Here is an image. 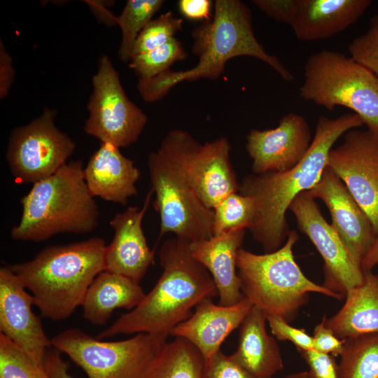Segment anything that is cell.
I'll return each instance as SVG.
<instances>
[{
    "instance_id": "1",
    "label": "cell",
    "mask_w": 378,
    "mask_h": 378,
    "mask_svg": "<svg viewBox=\"0 0 378 378\" xmlns=\"http://www.w3.org/2000/svg\"><path fill=\"white\" fill-rule=\"evenodd\" d=\"M363 125L354 113L336 118L320 116L311 145L296 165L284 172L243 178L238 192L251 197L256 210L248 230L266 253L278 250L286 239L290 231L286 211L299 194L309 190L318 181L335 143L348 131Z\"/></svg>"
},
{
    "instance_id": "2",
    "label": "cell",
    "mask_w": 378,
    "mask_h": 378,
    "mask_svg": "<svg viewBox=\"0 0 378 378\" xmlns=\"http://www.w3.org/2000/svg\"><path fill=\"white\" fill-rule=\"evenodd\" d=\"M192 52L198 58L192 69H168L150 78H139L137 90L146 102L162 99L176 85L202 78L216 80L225 70L226 62L239 56L256 58L270 66L284 80L293 75L278 57L266 52L255 38L250 8L239 0H216L211 20L192 31Z\"/></svg>"
},
{
    "instance_id": "3",
    "label": "cell",
    "mask_w": 378,
    "mask_h": 378,
    "mask_svg": "<svg viewBox=\"0 0 378 378\" xmlns=\"http://www.w3.org/2000/svg\"><path fill=\"white\" fill-rule=\"evenodd\" d=\"M190 242L166 240L159 251L162 273L141 303L98 334L102 340L119 334L148 333L164 341L172 329L190 316L202 300L218 296L208 270L191 255Z\"/></svg>"
},
{
    "instance_id": "4",
    "label": "cell",
    "mask_w": 378,
    "mask_h": 378,
    "mask_svg": "<svg viewBox=\"0 0 378 378\" xmlns=\"http://www.w3.org/2000/svg\"><path fill=\"white\" fill-rule=\"evenodd\" d=\"M106 246L96 237L50 245L33 259L10 265L31 293L41 316L64 320L82 306L90 284L105 270Z\"/></svg>"
},
{
    "instance_id": "5",
    "label": "cell",
    "mask_w": 378,
    "mask_h": 378,
    "mask_svg": "<svg viewBox=\"0 0 378 378\" xmlns=\"http://www.w3.org/2000/svg\"><path fill=\"white\" fill-rule=\"evenodd\" d=\"M84 177L81 160L71 161L33 184L20 199L22 216L10 230L14 240L41 241L60 233L83 234L98 225L99 207Z\"/></svg>"
},
{
    "instance_id": "6",
    "label": "cell",
    "mask_w": 378,
    "mask_h": 378,
    "mask_svg": "<svg viewBox=\"0 0 378 378\" xmlns=\"http://www.w3.org/2000/svg\"><path fill=\"white\" fill-rule=\"evenodd\" d=\"M298 239V234L290 230L285 243L275 251L257 254L241 248L237 256V274L244 297L266 315L281 317L288 323L307 304L311 293L337 300L344 298L304 274L293 253Z\"/></svg>"
},
{
    "instance_id": "7",
    "label": "cell",
    "mask_w": 378,
    "mask_h": 378,
    "mask_svg": "<svg viewBox=\"0 0 378 378\" xmlns=\"http://www.w3.org/2000/svg\"><path fill=\"white\" fill-rule=\"evenodd\" d=\"M300 88L302 99L329 111L342 106L378 134V77L351 57L323 50L311 55Z\"/></svg>"
},
{
    "instance_id": "8",
    "label": "cell",
    "mask_w": 378,
    "mask_h": 378,
    "mask_svg": "<svg viewBox=\"0 0 378 378\" xmlns=\"http://www.w3.org/2000/svg\"><path fill=\"white\" fill-rule=\"evenodd\" d=\"M229 139L220 136L204 144L188 132L172 130L157 151L209 208L238 192L239 183L230 162Z\"/></svg>"
},
{
    "instance_id": "9",
    "label": "cell",
    "mask_w": 378,
    "mask_h": 378,
    "mask_svg": "<svg viewBox=\"0 0 378 378\" xmlns=\"http://www.w3.org/2000/svg\"><path fill=\"white\" fill-rule=\"evenodd\" d=\"M88 378H142L167 342L148 333L120 341H102L78 328H69L50 339Z\"/></svg>"
},
{
    "instance_id": "10",
    "label": "cell",
    "mask_w": 378,
    "mask_h": 378,
    "mask_svg": "<svg viewBox=\"0 0 378 378\" xmlns=\"http://www.w3.org/2000/svg\"><path fill=\"white\" fill-rule=\"evenodd\" d=\"M153 206L159 214L158 240L165 234L189 242L214 237V210L207 207L190 186L157 151L148 157Z\"/></svg>"
},
{
    "instance_id": "11",
    "label": "cell",
    "mask_w": 378,
    "mask_h": 378,
    "mask_svg": "<svg viewBox=\"0 0 378 378\" xmlns=\"http://www.w3.org/2000/svg\"><path fill=\"white\" fill-rule=\"evenodd\" d=\"M92 83L85 132L119 148L136 142L148 122L147 115L128 98L106 55L99 58Z\"/></svg>"
},
{
    "instance_id": "12",
    "label": "cell",
    "mask_w": 378,
    "mask_h": 378,
    "mask_svg": "<svg viewBox=\"0 0 378 378\" xmlns=\"http://www.w3.org/2000/svg\"><path fill=\"white\" fill-rule=\"evenodd\" d=\"M55 109L46 108L29 124L10 133L6 158L10 171L19 183H35L66 164L76 144L55 125Z\"/></svg>"
},
{
    "instance_id": "13",
    "label": "cell",
    "mask_w": 378,
    "mask_h": 378,
    "mask_svg": "<svg viewBox=\"0 0 378 378\" xmlns=\"http://www.w3.org/2000/svg\"><path fill=\"white\" fill-rule=\"evenodd\" d=\"M315 199L309 191L302 192L293 200L289 209L300 230L309 238L322 257V286L345 296L349 289L363 282L364 272L332 225L323 218Z\"/></svg>"
},
{
    "instance_id": "14",
    "label": "cell",
    "mask_w": 378,
    "mask_h": 378,
    "mask_svg": "<svg viewBox=\"0 0 378 378\" xmlns=\"http://www.w3.org/2000/svg\"><path fill=\"white\" fill-rule=\"evenodd\" d=\"M326 166L344 183L378 234V134L351 130L329 153Z\"/></svg>"
},
{
    "instance_id": "15",
    "label": "cell",
    "mask_w": 378,
    "mask_h": 378,
    "mask_svg": "<svg viewBox=\"0 0 378 378\" xmlns=\"http://www.w3.org/2000/svg\"><path fill=\"white\" fill-rule=\"evenodd\" d=\"M10 265L0 269V331L36 362L43 364L52 346L41 319L32 310L34 298Z\"/></svg>"
},
{
    "instance_id": "16",
    "label": "cell",
    "mask_w": 378,
    "mask_h": 378,
    "mask_svg": "<svg viewBox=\"0 0 378 378\" xmlns=\"http://www.w3.org/2000/svg\"><path fill=\"white\" fill-rule=\"evenodd\" d=\"M311 138L308 122L293 112L283 115L273 129L251 130L246 136V149L252 159L253 174L291 169L305 155Z\"/></svg>"
},
{
    "instance_id": "17",
    "label": "cell",
    "mask_w": 378,
    "mask_h": 378,
    "mask_svg": "<svg viewBox=\"0 0 378 378\" xmlns=\"http://www.w3.org/2000/svg\"><path fill=\"white\" fill-rule=\"evenodd\" d=\"M308 191L326 204L331 215L332 226L361 265L377 237L365 212L342 180L327 166L318 181Z\"/></svg>"
},
{
    "instance_id": "18",
    "label": "cell",
    "mask_w": 378,
    "mask_h": 378,
    "mask_svg": "<svg viewBox=\"0 0 378 378\" xmlns=\"http://www.w3.org/2000/svg\"><path fill=\"white\" fill-rule=\"evenodd\" d=\"M153 194L150 189L142 207L128 206L114 215L109 222L114 235L106 246L105 270L125 276L138 284L155 262L154 252L148 246L142 228Z\"/></svg>"
},
{
    "instance_id": "19",
    "label": "cell",
    "mask_w": 378,
    "mask_h": 378,
    "mask_svg": "<svg viewBox=\"0 0 378 378\" xmlns=\"http://www.w3.org/2000/svg\"><path fill=\"white\" fill-rule=\"evenodd\" d=\"M253 307L245 297L231 306L216 304L212 298L204 299L190 317L172 329L170 335L190 342L208 361L220 350L226 337L240 326Z\"/></svg>"
},
{
    "instance_id": "20",
    "label": "cell",
    "mask_w": 378,
    "mask_h": 378,
    "mask_svg": "<svg viewBox=\"0 0 378 378\" xmlns=\"http://www.w3.org/2000/svg\"><path fill=\"white\" fill-rule=\"evenodd\" d=\"M84 177L93 197L125 206L137 195L140 171L119 147L101 142L84 167Z\"/></svg>"
},
{
    "instance_id": "21",
    "label": "cell",
    "mask_w": 378,
    "mask_h": 378,
    "mask_svg": "<svg viewBox=\"0 0 378 378\" xmlns=\"http://www.w3.org/2000/svg\"><path fill=\"white\" fill-rule=\"evenodd\" d=\"M245 234L246 229H237L209 239L190 242L192 256L213 278L220 305L231 306L244 298L237 272V256Z\"/></svg>"
},
{
    "instance_id": "22",
    "label": "cell",
    "mask_w": 378,
    "mask_h": 378,
    "mask_svg": "<svg viewBox=\"0 0 378 378\" xmlns=\"http://www.w3.org/2000/svg\"><path fill=\"white\" fill-rule=\"evenodd\" d=\"M370 0H298L290 27L304 41L331 38L355 23Z\"/></svg>"
},
{
    "instance_id": "23",
    "label": "cell",
    "mask_w": 378,
    "mask_h": 378,
    "mask_svg": "<svg viewBox=\"0 0 378 378\" xmlns=\"http://www.w3.org/2000/svg\"><path fill=\"white\" fill-rule=\"evenodd\" d=\"M266 314L253 307L239 326L231 357L255 378H272L284 368L280 348L266 330Z\"/></svg>"
},
{
    "instance_id": "24",
    "label": "cell",
    "mask_w": 378,
    "mask_h": 378,
    "mask_svg": "<svg viewBox=\"0 0 378 378\" xmlns=\"http://www.w3.org/2000/svg\"><path fill=\"white\" fill-rule=\"evenodd\" d=\"M346 300L334 315L323 319L340 340L378 332V275L364 272L363 282L349 289Z\"/></svg>"
},
{
    "instance_id": "25",
    "label": "cell",
    "mask_w": 378,
    "mask_h": 378,
    "mask_svg": "<svg viewBox=\"0 0 378 378\" xmlns=\"http://www.w3.org/2000/svg\"><path fill=\"white\" fill-rule=\"evenodd\" d=\"M145 295L139 284L104 270L94 278L88 289L82 304L83 316L93 325H104L115 309H133Z\"/></svg>"
},
{
    "instance_id": "26",
    "label": "cell",
    "mask_w": 378,
    "mask_h": 378,
    "mask_svg": "<svg viewBox=\"0 0 378 378\" xmlns=\"http://www.w3.org/2000/svg\"><path fill=\"white\" fill-rule=\"evenodd\" d=\"M206 360L200 351L182 337L166 342L142 378H205Z\"/></svg>"
},
{
    "instance_id": "27",
    "label": "cell",
    "mask_w": 378,
    "mask_h": 378,
    "mask_svg": "<svg viewBox=\"0 0 378 378\" xmlns=\"http://www.w3.org/2000/svg\"><path fill=\"white\" fill-rule=\"evenodd\" d=\"M338 378H378V332L344 340Z\"/></svg>"
},
{
    "instance_id": "28",
    "label": "cell",
    "mask_w": 378,
    "mask_h": 378,
    "mask_svg": "<svg viewBox=\"0 0 378 378\" xmlns=\"http://www.w3.org/2000/svg\"><path fill=\"white\" fill-rule=\"evenodd\" d=\"M164 3L163 0H127L121 14L117 17L122 39L118 50L119 59L130 62L136 40L153 15Z\"/></svg>"
},
{
    "instance_id": "29",
    "label": "cell",
    "mask_w": 378,
    "mask_h": 378,
    "mask_svg": "<svg viewBox=\"0 0 378 378\" xmlns=\"http://www.w3.org/2000/svg\"><path fill=\"white\" fill-rule=\"evenodd\" d=\"M213 210L214 236L237 229L248 230L254 221L256 211L253 200L239 192L227 195Z\"/></svg>"
},
{
    "instance_id": "30",
    "label": "cell",
    "mask_w": 378,
    "mask_h": 378,
    "mask_svg": "<svg viewBox=\"0 0 378 378\" xmlns=\"http://www.w3.org/2000/svg\"><path fill=\"white\" fill-rule=\"evenodd\" d=\"M186 57L182 43L174 37L160 46L133 56L129 66L139 78H150L170 69L174 62Z\"/></svg>"
},
{
    "instance_id": "31",
    "label": "cell",
    "mask_w": 378,
    "mask_h": 378,
    "mask_svg": "<svg viewBox=\"0 0 378 378\" xmlns=\"http://www.w3.org/2000/svg\"><path fill=\"white\" fill-rule=\"evenodd\" d=\"M0 378H50L43 364L27 355L0 333Z\"/></svg>"
},
{
    "instance_id": "32",
    "label": "cell",
    "mask_w": 378,
    "mask_h": 378,
    "mask_svg": "<svg viewBox=\"0 0 378 378\" xmlns=\"http://www.w3.org/2000/svg\"><path fill=\"white\" fill-rule=\"evenodd\" d=\"M183 24V20L176 17L172 11L164 13L153 19L138 36L132 57L166 43L182 29Z\"/></svg>"
},
{
    "instance_id": "33",
    "label": "cell",
    "mask_w": 378,
    "mask_h": 378,
    "mask_svg": "<svg viewBox=\"0 0 378 378\" xmlns=\"http://www.w3.org/2000/svg\"><path fill=\"white\" fill-rule=\"evenodd\" d=\"M350 57L378 77V14L373 15L367 31L348 45Z\"/></svg>"
},
{
    "instance_id": "34",
    "label": "cell",
    "mask_w": 378,
    "mask_h": 378,
    "mask_svg": "<svg viewBox=\"0 0 378 378\" xmlns=\"http://www.w3.org/2000/svg\"><path fill=\"white\" fill-rule=\"evenodd\" d=\"M271 333L277 340L292 342L297 349H314V340L304 328H295L281 317L266 315Z\"/></svg>"
},
{
    "instance_id": "35",
    "label": "cell",
    "mask_w": 378,
    "mask_h": 378,
    "mask_svg": "<svg viewBox=\"0 0 378 378\" xmlns=\"http://www.w3.org/2000/svg\"><path fill=\"white\" fill-rule=\"evenodd\" d=\"M205 378H255L220 350L206 361Z\"/></svg>"
},
{
    "instance_id": "36",
    "label": "cell",
    "mask_w": 378,
    "mask_h": 378,
    "mask_svg": "<svg viewBox=\"0 0 378 378\" xmlns=\"http://www.w3.org/2000/svg\"><path fill=\"white\" fill-rule=\"evenodd\" d=\"M297 350L309 367V378H338L334 356L313 349Z\"/></svg>"
},
{
    "instance_id": "37",
    "label": "cell",
    "mask_w": 378,
    "mask_h": 378,
    "mask_svg": "<svg viewBox=\"0 0 378 378\" xmlns=\"http://www.w3.org/2000/svg\"><path fill=\"white\" fill-rule=\"evenodd\" d=\"M252 3L268 17L290 25L298 0H253Z\"/></svg>"
},
{
    "instance_id": "38",
    "label": "cell",
    "mask_w": 378,
    "mask_h": 378,
    "mask_svg": "<svg viewBox=\"0 0 378 378\" xmlns=\"http://www.w3.org/2000/svg\"><path fill=\"white\" fill-rule=\"evenodd\" d=\"M314 349L319 353L329 354L334 357L340 356L344 349V340L337 338L334 333L328 329L322 318L314 330L313 335Z\"/></svg>"
},
{
    "instance_id": "39",
    "label": "cell",
    "mask_w": 378,
    "mask_h": 378,
    "mask_svg": "<svg viewBox=\"0 0 378 378\" xmlns=\"http://www.w3.org/2000/svg\"><path fill=\"white\" fill-rule=\"evenodd\" d=\"M178 6L181 13L190 20H209L213 17V2L210 0H180Z\"/></svg>"
},
{
    "instance_id": "40",
    "label": "cell",
    "mask_w": 378,
    "mask_h": 378,
    "mask_svg": "<svg viewBox=\"0 0 378 378\" xmlns=\"http://www.w3.org/2000/svg\"><path fill=\"white\" fill-rule=\"evenodd\" d=\"M15 78L13 59L7 52L2 41L0 42V99H5Z\"/></svg>"
},
{
    "instance_id": "41",
    "label": "cell",
    "mask_w": 378,
    "mask_h": 378,
    "mask_svg": "<svg viewBox=\"0 0 378 378\" xmlns=\"http://www.w3.org/2000/svg\"><path fill=\"white\" fill-rule=\"evenodd\" d=\"M43 365L50 378H71L68 372L69 364L62 358L61 352L55 348L47 350Z\"/></svg>"
},
{
    "instance_id": "42",
    "label": "cell",
    "mask_w": 378,
    "mask_h": 378,
    "mask_svg": "<svg viewBox=\"0 0 378 378\" xmlns=\"http://www.w3.org/2000/svg\"><path fill=\"white\" fill-rule=\"evenodd\" d=\"M87 4L90 6L93 13L97 18H101L102 20L106 22H109L110 24H117V17H115L107 9L109 6L108 1H87Z\"/></svg>"
},
{
    "instance_id": "43",
    "label": "cell",
    "mask_w": 378,
    "mask_h": 378,
    "mask_svg": "<svg viewBox=\"0 0 378 378\" xmlns=\"http://www.w3.org/2000/svg\"><path fill=\"white\" fill-rule=\"evenodd\" d=\"M378 265V234L370 250L361 262V268L363 272L371 271L372 269Z\"/></svg>"
},
{
    "instance_id": "44",
    "label": "cell",
    "mask_w": 378,
    "mask_h": 378,
    "mask_svg": "<svg viewBox=\"0 0 378 378\" xmlns=\"http://www.w3.org/2000/svg\"><path fill=\"white\" fill-rule=\"evenodd\" d=\"M283 378H309V375L307 371H302L289 374Z\"/></svg>"
}]
</instances>
